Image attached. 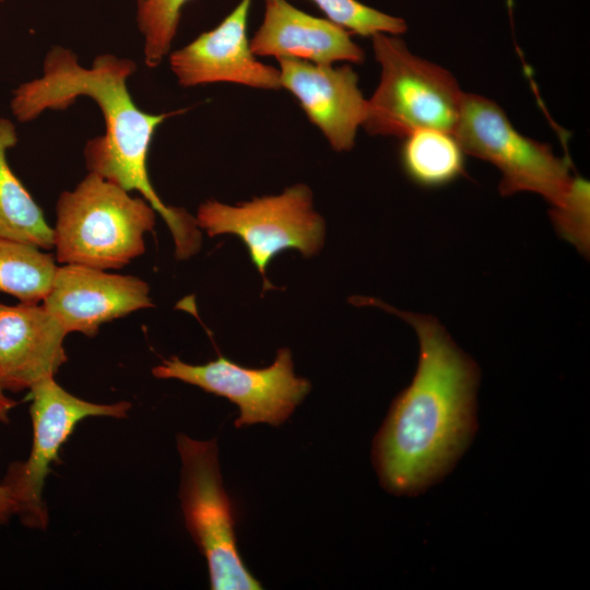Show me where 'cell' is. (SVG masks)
<instances>
[{"instance_id": "obj_3", "label": "cell", "mask_w": 590, "mask_h": 590, "mask_svg": "<svg viewBox=\"0 0 590 590\" xmlns=\"http://www.w3.org/2000/svg\"><path fill=\"white\" fill-rule=\"evenodd\" d=\"M156 211L142 197L88 172L56 204L54 248L60 263L121 269L145 250Z\"/></svg>"}, {"instance_id": "obj_12", "label": "cell", "mask_w": 590, "mask_h": 590, "mask_svg": "<svg viewBox=\"0 0 590 590\" xmlns=\"http://www.w3.org/2000/svg\"><path fill=\"white\" fill-rule=\"evenodd\" d=\"M278 61L281 87L298 101L333 150L350 151L366 113V99L353 68L297 59Z\"/></svg>"}, {"instance_id": "obj_11", "label": "cell", "mask_w": 590, "mask_h": 590, "mask_svg": "<svg viewBox=\"0 0 590 590\" xmlns=\"http://www.w3.org/2000/svg\"><path fill=\"white\" fill-rule=\"evenodd\" d=\"M251 2L240 0L216 27L170 54V69L181 86L227 82L281 88L280 70L259 61L250 48L247 22Z\"/></svg>"}, {"instance_id": "obj_13", "label": "cell", "mask_w": 590, "mask_h": 590, "mask_svg": "<svg viewBox=\"0 0 590 590\" xmlns=\"http://www.w3.org/2000/svg\"><path fill=\"white\" fill-rule=\"evenodd\" d=\"M68 332L42 303L0 302V384L5 391L31 389L55 377L67 362Z\"/></svg>"}, {"instance_id": "obj_21", "label": "cell", "mask_w": 590, "mask_h": 590, "mask_svg": "<svg viewBox=\"0 0 590 590\" xmlns=\"http://www.w3.org/2000/svg\"><path fill=\"white\" fill-rule=\"evenodd\" d=\"M16 405V402L7 396L5 390L0 384V422L7 423L9 421V414Z\"/></svg>"}, {"instance_id": "obj_17", "label": "cell", "mask_w": 590, "mask_h": 590, "mask_svg": "<svg viewBox=\"0 0 590 590\" xmlns=\"http://www.w3.org/2000/svg\"><path fill=\"white\" fill-rule=\"evenodd\" d=\"M56 269L55 258L47 250L0 237V292L23 303H42Z\"/></svg>"}, {"instance_id": "obj_16", "label": "cell", "mask_w": 590, "mask_h": 590, "mask_svg": "<svg viewBox=\"0 0 590 590\" xmlns=\"http://www.w3.org/2000/svg\"><path fill=\"white\" fill-rule=\"evenodd\" d=\"M401 164L408 177L424 188L446 186L464 174V151L453 133L416 130L403 138Z\"/></svg>"}, {"instance_id": "obj_1", "label": "cell", "mask_w": 590, "mask_h": 590, "mask_svg": "<svg viewBox=\"0 0 590 590\" xmlns=\"http://www.w3.org/2000/svg\"><path fill=\"white\" fill-rule=\"evenodd\" d=\"M355 300L398 315L417 334L414 378L393 400L373 445L382 487L415 496L442 480L470 446L480 369L433 316L401 311L374 298Z\"/></svg>"}, {"instance_id": "obj_2", "label": "cell", "mask_w": 590, "mask_h": 590, "mask_svg": "<svg viewBox=\"0 0 590 590\" xmlns=\"http://www.w3.org/2000/svg\"><path fill=\"white\" fill-rule=\"evenodd\" d=\"M135 69L130 59L114 55L97 56L90 68H84L71 50L55 47L45 58L43 75L22 83L13 92L11 110L19 121L26 122L45 110L66 109L79 96L94 99L106 129L104 135L93 138L85 145L88 172L128 192H140L166 222L174 238L176 258L186 260L201 246L197 220L182 208L166 205L148 173L149 149L155 131L176 113L149 114L135 105L127 86Z\"/></svg>"}, {"instance_id": "obj_6", "label": "cell", "mask_w": 590, "mask_h": 590, "mask_svg": "<svg viewBox=\"0 0 590 590\" xmlns=\"http://www.w3.org/2000/svg\"><path fill=\"white\" fill-rule=\"evenodd\" d=\"M176 444L181 460V510L189 534L206 559L211 589H262L237 548L236 514L223 487L216 439L178 434Z\"/></svg>"}, {"instance_id": "obj_5", "label": "cell", "mask_w": 590, "mask_h": 590, "mask_svg": "<svg viewBox=\"0 0 590 590\" xmlns=\"http://www.w3.org/2000/svg\"><path fill=\"white\" fill-rule=\"evenodd\" d=\"M453 135L465 154L498 168L503 196L534 192L555 212L567 208L586 181L571 174L569 160L555 155L548 144L521 134L505 111L484 96L464 93Z\"/></svg>"}, {"instance_id": "obj_10", "label": "cell", "mask_w": 590, "mask_h": 590, "mask_svg": "<svg viewBox=\"0 0 590 590\" xmlns=\"http://www.w3.org/2000/svg\"><path fill=\"white\" fill-rule=\"evenodd\" d=\"M42 304L68 333L90 338L102 324L153 306L150 287L142 279L70 263L57 267Z\"/></svg>"}, {"instance_id": "obj_8", "label": "cell", "mask_w": 590, "mask_h": 590, "mask_svg": "<svg viewBox=\"0 0 590 590\" xmlns=\"http://www.w3.org/2000/svg\"><path fill=\"white\" fill-rule=\"evenodd\" d=\"M30 414L33 442L28 458L13 462L1 482L11 492L16 515L24 526L44 529L48 514L43 489L52 462L58 461L61 446L78 423L91 416L126 418L128 401L110 404L93 403L64 390L55 377L45 378L30 389Z\"/></svg>"}, {"instance_id": "obj_7", "label": "cell", "mask_w": 590, "mask_h": 590, "mask_svg": "<svg viewBox=\"0 0 590 590\" xmlns=\"http://www.w3.org/2000/svg\"><path fill=\"white\" fill-rule=\"evenodd\" d=\"M198 226L213 237L238 236L247 246L251 261L263 275L268 264L285 249H297L305 257L316 255L323 245L324 222L314 210L312 192L303 185L281 194L256 198L237 205L215 200L202 203L196 216Z\"/></svg>"}, {"instance_id": "obj_14", "label": "cell", "mask_w": 590, "mask_h": 590, "mask_svg": "<svg viewBox=\"0 0 590 590\" xmlns=\"http://www.w3.org/2000/svg\"><path fill=\"white\" fill-rule=\"evenodd\" d=\"M256 56L297 59L318 64L362 63V48L351 33L328 19L312 16L286 0H264V16L250 40Z\"/></svg>"}, {"instance_id": "obj_18", "label": "cell", "mask_w": 590, "mask_h": 590, "mask_svg": "<svg viewBox=\"0 0 590 590\" xmlns=\"http://www.w3.org/2000/svg\"><path fill=\"white\" fill-rule=\"evenodd\" d=\"M188 1L137 0V23L144 39V61L149 68H156L169 52Z\"/></svg>"}, {"instance_id": "obj_15", "label": "cell", "mask_w": 590, "mask_h": 590, "mask_svg": "<svg viewBox=\"0 0 590 590\" xmlns=\"http://www.w3.org/2000/svg\"><path fill=\"white\" fill-rule=\"evenodd\" d=\"M17 142L13 122L0 118V237L54 248V229L40 206L11 169L7 154Z\"/></svg>"}, {"instance_id": "obj_9", "label": "cell", "mask_w": 590, "mask_h": 590, "mask_svg": "<svg viewBox=\"0 0 590 590\" xmlns=\"http://www.w3.org/2000/svg\"><path fill=\"white\" fill-rule=\"evenodd\" d=\"M161 379H178L238 405L237 428L257 423L279 426L285 422L310 390L306 378L297 377L288 349H280L266 368H248L219 356L202 365L176 356L152 369Z\"/></svg>"}, {"instance_id": "obj_22", "label": "cell", "mask_w": 590, "mask_h": 590, "mask_svg": "<svg viewBox=\"0 0 590 590\" xmlns=\"http://www.w3.org/2000/svg\"><path fill=\"white\" fill-rule=\"evenodd\" d=\"M3 1V0H0V2Z\"/></svg>"}, {"instance_id": "obj_19", "label": "cell", "mask_w": 590, "mask_h": 590, "mask_svg": "<svg viewBox=\"0 0 590 590\" xmlns=\"http://www.w3.org/2000/svg\"><path fill=\"white\" fill-rule=\"evenodd\" d=\"M331 22L361 36L377 33L401 35L408 26L403 19L393 16L357 0H310Z\"/></svg>"}, {"instance_id": "obj_20", "label": "cell", "mask_w": 590, "mask_h": 590, "mask_svg": "<svg viewBox=\"0 0 590 590\" xmlns=\"http://www.w3.org/2000/svg\"><path fill=\"white\" fill-rule=\"evenodd\" d=\"M16 515V504L9 488L0 484V526L7 523L11 516Z\"/></svg>"}, {"instance_id": "obj_4", "label": "cell", "mask_w": 590, "mask_h": 590, "mask_svg": "<svg viewBox=\"0 0 590 590\" xmlns=\"http://www.w3.org/2000/svg\"><path fill=\"white\" fill-rule=\"evenodd\" d=\"M380 81L362 127L370 135L405 138L422 129L453 133L464 92L445 68L413 55L398 35L371 36Z\"/></svg>"}]
</instances>
